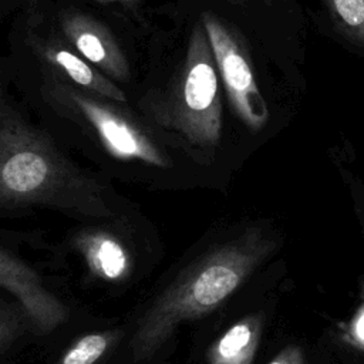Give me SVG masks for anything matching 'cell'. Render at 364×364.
<instances>
[{
  "mask_svg": "<svg viewBox=\"0 0 364 364\" xmlns=\"http://www.w3.org/2000/svg\"><path fill=\"white\" fill-rule=\"evenodd\" d=\"M276 247L262 226L192 246L125 317L127 334L111 364H171L182 328L219 310Z\"/></svg>",
  "mask_w": 364,
  "mask_h": 364,
  "instance_id": "cell-1",
  "label": "cell"
},
{
  "mask_svg": "<svg viewBox=\"0 0 364 364\" xmlns=\"http://www.w3.org/2000/svg\"><path fill=\"white\" fill-rule=\"evenodd\" d=\"M134 202L80 165L0 81V219L47 210L73 220L112 216Z\"/></svg>",
  "mask_w": 364,
  "mask_h": 364,
  "instance_id": "cell-2",
  "label": "cell"
},
{
  "mask_svg": "<svg viewBox=\"0 0 364 364\" xmlns=\"http://www.w3.org/2000/svg\"><path fill=\"white\" fill-rule=\"evenodd\" d=\"M41 98L78 146L109 179L151 191L182 192L209 183L210 171L159 135L127 102L47 78Z\"/></svg>",
  "mask_w": 364,
  "mask_h": 364,
  "instance_id": "cell-3",
  "label": "cell"
},
{
  "mask_svg": "<svg viewBox=\"0 0 364 364\" xmlns=\"http://www.w3.org/2000/svg\"><path fill=\"white\" fill-rule=\"evenodd\" d=\"M144 119L168 144L210 171L223 135L220 77L202 21L189 36L183 60L162 90L139 102Z\"/></svg>",
  "mask_w": 364,
  "mask_h": 364,
  "instance_id": "cell-4",
  "label": "cell"
},
{
  "mask_svg": "<svg viewBox=\"0 0 364 364\" xmlns=\"http://www.w3.org/2000/svg\"><path fill=\"white\" fill-rule=\"evenodd\" d=\"M47 249L77 267L84 287L109 296L141 284L165 250L156 226L135 202L112 216L74 220L61 242Z\"/></svg>",
  "mask_w": 364,
  "mask_h": 364,
  "instance_id": "cell-5",
  "label": "cell"
},
{
  "mask_svg": "<svg viewBox=\"0 0 364 364\" xmlns=\"http://www.w3.org/2000/svg\"><path fill=\"white\" fill-rule=\"evenodd\" d=\"M0 290L24 306L40 341L75 331L84 320L58 284L20 249L17 235L0 230Z\"/></svg>",
  "mask_w": 364,
  "mask_h": 364,
  "instance_id": "cell-6",
  "label": "cell"
},
{
  "mask_svg": "<svg viewBox=\"0 0 364 364\" xmlns=\"http://www.w3.org/2000/svg\"><path fill=\"white\" fill-rule=\"evenodd\" d=\"M215 57L218 73L235 115L250 129H262L269 119L267 102L257 85L242 37L210 11L200 18Z\"/></svg>",
  "mask_w": 364,
  "mask_h": 364,
  "instance_id": "cell-7",
  "label": "cell"
},
{
  "mask_svg": "<svg viewBox=\"0 0 364 364\" xmlns=\"http://www.w3.org/2000/svg\"><path fill=\"white\" fill-rule=\"evenodd\" d=\"M27 43L41 65L50 73V78L118 102H128L122 88L75 53L55 28L51 31L31 28L27 33Z\"/></svg>",
  "mask_w": 364,
  "mask_h": 364,
  "instance_id": "cell-8",
  "label": "cell"
},
{
  "mask_svg": "<svg viewBox=\"0 0 364 364\" xmlns=\"http://www.w3.org/2000/svg\"><path fill=\"white\" fill-rule=\"evenodd\" d=\"M55 30L67 44L114 82H127L129 63L111 30L92 16L77 9H64L57 14Z\"/></svg>",
  "mask_w": 364,
  "mask_h": 364,
  "instance_id": "cell-9",
  "label": "cell"
},
{
  "mask_svg": "<svg viewBox=\"0 0 364 364\" xmlns=\"http://www.w3.org/2000/svg\"><path fill=\"white\" fill-rule=\"evenodd\" d=\"M125 334V318L87 324L81 331H74L47 364H111Z\"/></svg>",
  "mask_w": 364,
  "mask_h": 364,
  "instance_id": "cell-10",
  "label": "cell"
},
{
  "mask_svg": "<svg viewBox=\"0 0 364 364\" xmlns=\"http://www.w3.org/2000/svg\"><path fill=\"white\" fill-rule=\"evenodd\" d=\"M262 334V320L247 314L218 333L203 348V364H252Z\"/></svg>",
  "mask_w": 364,
  "mask_h": 364,
  "instance_id": "cell-11",
  "label": "cell"
},
{
  "mask_svg": "<svg viewBox=\"0 0 364 364\" xmlns=\"http://www.w3.org/2000/svg\"><path fill=\"white\" fill-rule=\"evenodd\" d=\"M34 341H40V337L28 311L14 297L0 290V364H9Z\"/></svg>",
  "mask_w": 364,
  "mask_h": 364,
  "instance_id": "cell-12",
  "label": "cell"
},
{
  "mask_svg": "<svg viewBox=\"0 0 364 364\" xmlns=\"http://www.w3.org/2000/svg\"><path fill=\"white\" fill-rule=\"evenodd\" d=\"M338 31L364 47V0H324Z\"/></svg>",
  "mask_w": 364,
  "mask_h": 364,
  "instance_id": "cell-13",
  "label": "cell"
},
{
  "mask_svg": "<svg viewBox=\"0 0 364 364\" xmlns=\"http://www.w3.org/2000/svg\"><path fill=\"white\" fill-rule=\"evenodd\" d=\"M98 3H104V4H114V6H119L124 10H135L142 0H94Z\"/></svg>",
  "mask_w": 364,
  "mask_h": 364,
  "instance_id": "cell-14",
  "label": "cell"
},
{
  "mask_svg": "<svg viewBox=\"0 0 364 364\" xmlns=\"http://www.w3.org/2000/svg\"><path fill=\"white\" fill-rule=\"evenodd\" d=\"M355 334L360 340L364 341V313H361L355 321Z\"/></svg>",
  "mask_w": 364,
  "mask_h": 364,
  "instance_id": "cell-15",
  "label": "cell"
},
{
  "mask_svg": "<svg viewBox=\"0 0 364 364\" xmlns=\"http://www.w3.org/2000/svg\"><path fill=\"white\" fill-rule=\"evenodd\" d=\"M291 358H293V357H290V355L286 353V354L277 357V360L273 361V363H270V364H294V361H293Z\"/></svg>",
  "mask_w": 364,
  "mask_h": 364,
  "instance_id": "cell-16",
  "label": "cell"
},
{
  "mask_svg": "<svg viewBox=\"0 0 364 364\" xmlns=\"http://www.w3.org/2000/svg\"><path fill=\"white\" fill-rule=\"evenodd\" d=\"M226 1H229V3H232V4H237V6H243V4H246L249 0H226Z\"/></svg>",
  "mask_w": 364,
  "mask_h": 364,
  "instance_id": "cell-17",
  "label": "cell"
}]
</instances>
